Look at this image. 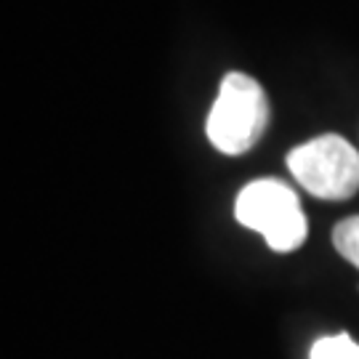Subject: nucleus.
Returning <instances> with one entry per match:
<instances>
[{"label":"nucleus","mask_w":359,"mask_h":359,"mask_svg":"<svg viewBox=\"0 0 359 359\" xmlns=\"http://www.w3.org/2000/svg\"><path fill=\"white\" fill-rule=\"evenodd\" d=\"M333 245L351 266L359 269V216L344 218L333 229Z\"/></svg>","instance_id":"nucleus-5"},{"label":"nucleus","mask_w":359,"mask_h":359,"mask_svg":"<svg viewBox=\"0 0 359 359\" xmlns=\"http://www.w3.org/2000/svg\"><path fill=\"white\" fill-rule=\"evenodd\" d=\"M234 216L243 226L258 231L277 253H293L306 240L309 224L298 194L277 179H258L243 187Z\"/></svg>","instance_id":"nucleus-2"},{"label":"nucleus","mask_w":359,"mask_h":359,"mask_svg":"<svg viewBox=\"0 0 359 359\" xmlns=\"http://www.w3.org/2000/svg\"><path fill=\"white\" fill-rule=\"evenodd\" d=\"M309 359H359V344L346 333L325 335L311 344Z\"/></svg>","instance_id":"nucleus-4"},{"label":"nucleus","mask_w":359,"mask_h":359,"mask_svg":"<svg viewBox=\"0 0 359 359\" xmlns=\"http://www.w3.org/2000/svg\"><path fill=\"white\" fill-rule=\"evenodd\" d=\"M269 126V99L256 77L229 72L218 86V96L208 112L205 133L224 154H245L258 144Z\"/></svg>","instance_id":"nucleus-1"},{"label":"nucleus","mask_w":359,"mask_h":359,"mask_svg":"<svg viewBox=\"0 0 359 359\" xmlns=\"http://www.w3.org/2000/svg\"><path fill=\"white\" fill-rule=\"evenodd\" d=\"M293 179L320 200H348L359 192V152L344 136L325 133L287 154Z\"/></svg>","instance_id":"nucleus-3"}]
</instances>
